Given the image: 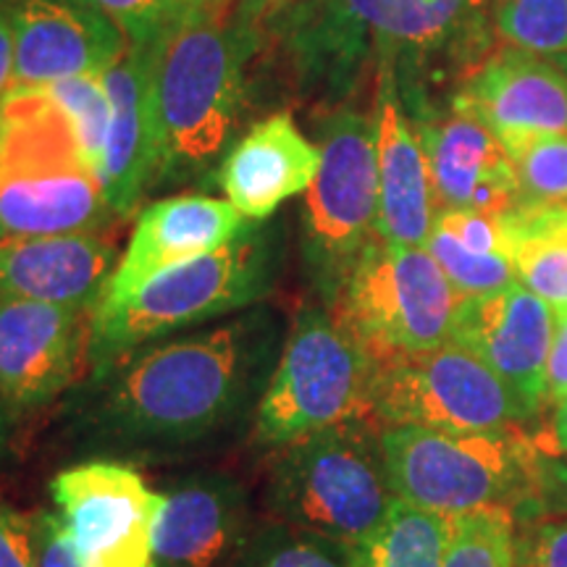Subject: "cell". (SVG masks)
Instances as JSON below:
<instances>
[{
  "instance_id": "14",
  "label": "cell",
  "mask_w": 567,
  "mask_h": 567,
  "mask_svg": "<svg viewBox=\"0 0 567 567\" xmlns=\"http://www.w3.org/2000/svg\"><path fill=\"white\" fill-rule=\"evenodd\" d=\"M92 313L0 297V396L32 410L74 384L90 360Z\"/></svg>"
},
{
  "instance_id": "39",
  "label": "cell",
  "mask_w": 567,
  "mask_h": 567,
  "mask_svg": "<svg viewBox=\"0 0 567 567\" xmlns=\"http://www.w3.org/2000/svg\"><path fill=\"white\" fill-rule=\"evenodd\" d=\"M534 442L542 450V455L567 457V400L551 408L547 425L534 434Z\"/></svg>"
},
{
  "instance_id": "12",
  "label": "cell",
  "mask_w": 567,
  "mask_h": 567,
  "mask_svg": "<svg viewBox=\"0 0 567 567\" xmlns=\"http://www.w3.org/2000/svg\"><path fill=\"white\" fill-rule=\"evenodd\" d=\"M80 567H153L161 492L130 465L92 460L51 484Z\"/></svg>"
},
{
  "instance_id": "32",
  "label": "cell",
  "mask_w": 567,
  "mask_h": 567,
  "mask_svg": "<svg viewBox=\"0 0 567 567\" xmlns=\"http://www.w3.org/2000/svg\"><path fill=\"white\" fill-rule=\"evenodd\" d=\"M515 567H567V515L542 507L515 517Z\"/></svg>"
},
{
  "instance_id": "11",
  "label": "cell",
  "mask_w": 567,
  "mask_h": 567,
  "mask_svg": "<svg viewBox=\"0 0 567 567\" xmlns=\"http://www.w3.org/2000/svg\"><path fill=\"white\" fill-rule=\"evenodd\" d=\"M371 413L379 425H421L460 434L534 421L505 381L455 342L375 363Z\"/></svg>"
},
{
  "instance_id": "9",
  "label": "cell",
  "mask_w": 567,
  "mask_h": 567,
  "mask_svg": "<svg viewBox=\"0 0 567 567\" xmlns=\"http://www.w3.org/2000/svg\"><path fill=\"white\" fill-rule=\"evenodd\" d=\"M460 302L463 297L425 247L375 237L344 281L331 313L373 363H381L450 344Z\"/></svg>"
},
{
  "instance_id": "26",
  "label": "cell",
  "mask_w": 567,
  "mask_h": 567,
  "mask_svg": "<svg viewBox=\"0 0 567 567\" xmlns=\"http://www.w3.org/2000/svg\"><path fill=\"white\" fill-rule=\"evenodd\" d=\"M452 517L396 499L384 520L352 544L354 567H442Z\"/></svg>"
},
{
  "instance_id": "34",
  "label": "cell",
  "mask_w": 567,
  "mask_h": 567,
  "mask_svg": "<svg viewBox=\"0 0 567 567\" xmlns=\"http://www.w3.org/2000/svg\"><path fill=\"white\" fill-rule=\"evenodd\" d=\"M0 567H38L34 528L0 507Z\"/></svg>"
},
{
  "instance_id": "17",
  "label": "cell",
  "mask_w": 567,
  "mask_h": 567,
  "mask_svg": "<svg viewBox=\"0 0 567 567\" xmlns=\"http://www.w3.org/2000/svg\"><path fill=\"white\" fill-rule=\"evenodd\" d=\"M11 21L13 87L101 76L126 48L122 30L82 0H17Z\"/></svg>"
},
{
  "instance_id": "20",
  "label": "cell",
  "mask_w": 567,
  "mask_h": 567,
  "mask_svg": "<svg viewBox=\"0 0 567 567\" xmlns=\"http://www.w3.org/2000/svg\"><path fill=\"white\" fill-rule=\"evenodd\" d=\"M103 84L111 101V130L101 184L113 216L124 218L161 168L151 45L126 42L124 53L103 71Z\"/></svg>"
},
{
  "instance_id": "13",
  "label": "cell",
  "mask_w": 567,
  "mask_h": 567,
  "mask_svg": "<svg viewBox=\"0 0 567 567\" xmlns=\"http://www.w3.org/2000/svg\"><path fill=\"white\" fill-rule=\"evenodd\" d=\"M551 334L555 308L513 281L496 292L463 297L452 342L492 368L536 421L547 408Z\"/></svg>"
},
{
  "instance_id": "31",
  "label": "cell",
  "mask_w": 567,
  "mask_h": 567,
  "mask_svg": "<svg viewBox=\"0 0 567 567\" xmlns=\"http://www.w3.org/2000/svg\"><path fill=\"white\" fill-rule=\"evenodd\" d=\"M48 90H51L55 103L66 111L84 163L101 179L111 130V101L109 92H105L103 74L74 76V80L55 82Z\"/></svg>"
},
{
  "instance_id": "18",
  "label": "cell",
  "mask_w": 567,
  "mask_h": 567,
  "mask_svg": "<svg viewBox=\"0 0 567 567\" xmlns=\"http://www.w3.org/2000/svg\"><path fill=\"white\" fill-rule=\"evenodd\" d=\"M161 496L153 567H229L258 528L245 484L226 473H193Z\"/></svg>"
},
{
  "instance_id": "8",
  "label": "cell",
  "mask_w": 567,
  "mask_h": 567,
  "mask_svg": "<svg viewBox=\"0 0 567 567\" xmlns=\"http://www.w3.org/2000/svg\"><path fill=\"white\" fill-rule=\"evenodd\" d=\"M373 368L334 313L305 308L252 415V442L276 450L331 425L373 421Z\"/></svg>"
},
{
  "instance_id": "28",
  "label": "cell",
  "mask_w": 567,
  "mask_h": 567,
  "mask_svg": "<svg viewBox=\"0 0 567 567\" xmlns=\"http://www.w3.org/2000/svg\"><path fill=\"white\" fill-rule=\"evenodd\" d=\"M442 567H515V509L481 507L452 517Z\"/></svg>"
},
{
  "instance_id": "41",
  "label": "cell",
  "mask_w": 567,
  "mask_h": 567,
  "mask_svg": "<svg viewBox=\"0 0 567 567\" xmlns=\"http://www.w3.org/2000/svg\"><path fill=\"white\" fill-rule=\"evenodd\" d=\"M473 6H476V9L481 11V13H486L488 19H492V6H494V0H471Z\"/></svg>"
},
{
  "instance_id": "3",
  "label": "cell",
  "mask_w": 567,
  "mask_h": 567,
  "mask_svg": "<svg viewBox=\"0 0 567 567\" xmlns=\"http://www.w3.org/2000/svg\"><path fill=\"white\" fill-rule=\"evenodd\" d=\"M113 216L66 111L48 87L0 101V243L97 231Z\"/></svg>"
},
{
  "instance_id": "38",
  "label": "cell",
  "mask_w": 567,
  "mask_h": 567,
  "mask_svg": "<svg viewBox=\"0 0 567 567\" xmlns=\"http://www.w3.org/2000/svg\"><path fill=\"white\" fill-rule=\"evenodd\" d=\"M239 17L252 24H284L308 0H234Z\"/></svg>"
},
{
  "instance_id": "42",
  "label": "cell",
  "mask_w": 567,
  "mask_h": 567,
  "mask_svg": "<svg viewBox=\"0 0 567 567\" xmlns=\"http://www.w3.org/2000/svg\"><path fill=\"white\" fill-rule=\"evenodd\" d=\"M187 6H221V0H184Z\"/></svg>"
},
{
  "instance_id": "7",
  "label": "cell",
  "mask_w": 567,
  "mask_h": 567,
  "mask_svg": "<svg viewBox=\"0 0 567 567\" xmlns=\"http://www.w3.org/2000/svg\"><path fill=\"white\" fill-rule=\"evenodd\" d=\"M271 279L274 250L250 224L229 245L158 274L122 308L92 313L90 360L105 368L153 339L250 308Z\"/></svg>"
},
{
  "instance_id": "37",
  "label": "cell",
  "mask_w": 567,
  "mask_h": 567,
  "mask_svg": "<svg viewBox=\"0 0 567 567\" xmlns=\"http://www.w3.org/2000/svg\"><path fill=\"white\" fill-rule=\"evenodd\" d=\"M538 502L544 509L567 515V457L544 455V481Z\"/></svg>"
},
{
  "instance_id": "24",
  "label": "cell",
  "mask_w": 567,
  "mask_h": 567,
  "mask_svg": "<svg viewBox=\"0 0 567 567\" xmlns=\"http://www.w3.org/2000/svg\"><path fill=\"white\" fill-rule=\"evenodd\" d=\"M425 250L460 297L496 292L515 281L499 218L476 210H436Z\"/></svg>"
},
{
  "instance_id": "15",
  "label": "cell",
  "mask_w": 567,
  "mask_h": 567,
  "mask_svg": "<svg viewBox=\"0 0 567 567\" xmlns=\"http://www.w3.org/2000/svg\"><path fill=\"white\" fill-rule=\"evenodd\" d=\"M247 226L250 221L229 200L208 195H174L151 203L140 213L95 313L122 308L158 274L229 245Z\"/></svg>"
},
{
  "instance_id": "1",
  "label": "cell",
  "mask_w": 567,
  "mask_h": 567,
  "mask_svg": "<svg viewBox=\"0 0 567 567\" xmlns=\"http://www.w3.org/2000/svg\"><path fill=\"white\" fill-rule=\"evenodd\" d=\"M276 329L255 313L168 339L97 368L82 429L109 450L166 452L221 436L255 415L276 368Z\"/></svg>"
},
{
  "instance_id": "22",
  "label": "cell",
  "mask_w": 567,
  "mask_h": 567,
  "mask_svg": "<svg viewBox=\"0 0 567 567\" xmlns=\"http://www.w3.org/2000/svg\"><path fill=\"white\" fill-rule=\"evenodd\" d=\"M375 158H379V224L375 237L392 245L425 247L436 205L429 161L410 122L392 71H379L375 92Z\"/></svg>"
},
{
  "instance_id": "33",
  "label": "cell",
  "mask_w": 567,
  "mask_h": 567,
  "mask_svg": "<svg viewBox=\"0 0 567 567\" xmlns=\"http://www.w3.org/2000/svg\"><path fill=\"white\" fill-rule=\"evenodd\" d=\"M82 3L113 21L132 45H153L168 21L187 6L184 0H82Z\"/></svg>"
},
{
  "instance_id": "36",
  "label": "cell",
  "mask_w": 567,
  "mask_h": 567,
  "mask_svg": "<svg viewBox=\"0 0 567 567\" xmlns=\"http://www.w3.org/2000/svg\"><path fill=\"white\" fill-rule=\"evenodd\" d=\"M567 400V310H555V334L547 363V408Z\"/></svg>"
},
{
  "instance_id": "35",
  "label": "cell",
  "mask_w": 567,
  "mask_h": 567,
  "mask_svg": "<svg viewBox=\"0 0 567 567\" xmlns=\"http://www.w3.org/2000/svg\"><path fill=\"white\" fill-rule=\"evenodd\" d=\"M34 549H38V567H80L61 517H40L34 528Z\"/></svg>"
},
{
  "instance_id": "30",
  "label": "cell",
  "mask_w": 567,
  "mask_h": 567,
  "mask_svg": "<svg viewBox=\"0 0 567 567\" xmlns=\"http://www.w3.org/2000/svg\"><path fill=\"white\" fill-rule=\"evenodd\" d=\"M492 19L507 45L549 59L567 53V0H494Z\"/></svg>"
},
{
  "instance_id": "4",
  "label": "cell",
  "mask_w": 567,
  "mask_h": 567,
  "mask_svg": "<svg viewBox=\"0 0 567 567\" xmlns=\"http://www.w3.org/2000/svg\"><path fill=\"white\" fill-rule=\"evenodd\" d=\"M221 6H184L151 45L161 166L200 172L243 113V40L218 19Z\"/></svg>"
},
{
  "instance_id": "6",
  "label": "cell",
  "mask_w": 567,
  "mask_h": 567,
  "mask_svg": "<svg viewBox=\"0 0 567 567\" xmlns=\"http://www.w3.org/2000/svg\"><path fill=\"white\" fill-rule=\"evenodd\" d=\"M392 502L381 425L371 417L271 450L266 507L274 520L354 544L384 520Z\"/></svg>"
},
{
  "instance_id": "19",
  "label": "cell",
  "mask_w": 567,
  "mask_h": 567,
  "mask_svg": "<svg viewBox=\"0 0 567 567\" xmlns=\"http://www.w3.org/2000/svg\"><path fill=\"white\" fill-rule=\"evenodd\" d=\"M429 161L436 210H476L499 216L517 203L513 158L496 134L467 113L429 111L410 118Z\"/></svg>"
},
{
  "instance_id": "43",
  "label": "cell",
  "mask_w": 567,
  "mask_h": 567,
  "mask_svg": "<svg viewBox=\"0 0 567 567\" xmlns=\"http://www.w3.org/2000/svg\"><path fill=\"white\" fill-rule=\"evenodd\" d=\"M555 61L559 63V69H563L565 76H567V53L565 55H555Z\"/></svg>"
},
{
  "instance_id": "23",
  "label": "cell",
  "mask_w": 567,
  "mask_h": 567,
  "mask_svg": "<svg viewBox=\"0 0 567 567\" xmlns=\"http://www.w3.org/2000/svg\"><path fill=\"white\" fill-rule=\"evenodd\" d=\"M321 158V147L305 137L292 113L268 116L224 158L221 187L226 200L247 221H264L281 203L313 184Z\"/></svg>"
},
{
  "instance_id": "40",
  "label": "cell",
  "mask_w": 567,
  "mask_h": 567,
  "mask_svg": "<svg viewBox=\"0 0 567 567\" xmlns=\"http://www.w3.org/2000/svg\"><path fill=\"white\" fill-rule=\"evenodd\" d=\"M13 87V21L11 9L0 3V101Z\"/></svg>"
},
{
  "instance_id": "16",
  "label": "cell",
  "mask_w": 567,
  "mask_h": 567,
  "mask_svg": "<svg viewBox=\"0 0 567 567\" xmlns=\"http://www.w3.org/2000/svg\"><path fill=\"white\" fill-rule=\"evenodd\" d=\"M452 109L505 145L526 134H567V76L549 55L502 48L465 71Z\"/></svg>"
},
{
  "instance_id": "27",
  "label": "cell",
  "mask_w": 567,
  "mask_h": 567,
  "mask_svg": "<svg viewBox=\"0 0 567 567\" xmlns=\"http://www.w3.org/2000/svg\"><path fill=\"white\" fill-rule=\"evenodd\" d=\"M229 567H354L352 544L271 520L258 526Z\"/></svg>"
},
{
  "instance_id": "10",
  "label": "cell",
  "mask_w": 567,
  "mask_h": 567,
  "mask_svg": "<svg viewBox=\"0 0 567 567\" xmlns=\"http://www.w3.org/2000/svg\"><path fill=\"white\" fill-rule=\"evenodd\" d=\"M321 153V168L305 189L302 258L310 284L331 308L360 255L375 239V122L360 111H337L323 126Z\"/></svg>"
},
{
  "instance_id": "5",
  "label": "cell",
  "mask_w": 567,
  "mask_h": 567,
  "mask_svg": "<svg viewBox=\"0 0 567 567\" xmlns=\"http://www.w3.org/2000/svg\"><path fill=\"white\" fill-rule=\"evenodd\" d=\"M386 478L396 499L455 517L481 507L536 505L544 455L523 425L502 431H436L381 425Z\"/></svg>"
},
{
  "instance_id": "21",
  "label": "cell",
  "mask_w": 567,
  "mask_h": 567,
  "mask_svg": "<svg viewBox=\"0 0 567 567\" xmlns=\"http://www.w3.org/2000/svg\"><path fill=\"white\" fill-rule=\"evenodd\" d=\"M116 266V243L101 231L3 239L0 297L95 310Z\"/></svg>"
},
{
  "instance_id": "2",
  "label": "cell",
  "mask_w": 567,
  "mask_h": 567,
  "mask_svg": "<svg viewBox=\"0 0 567 567\" xmlns=\"http://www.w3.org/2000/svg\"><path fill=\"white\" fill-rule=\"evenodd\" d=\"M486 13L471 0H308L284 21L305 74L347 90L365 61L392 71L408 116L434 111L425 76L484 59Z\"/></svg>"
},
{
  "instance_id": "29",
  "label": "cell",
  "mask_w": 567,
  "mask_h": 567,
  "mask_svg": "<svg viewBox=\"0 0 567 567\" xmlns=\"http://www.w3.org/2000/svg\"><path fill=\"white\" fill-rule=\"evenodd\" d=\"M517 174V203L567 208V134H526L505 142Z\"/></svg>"
},
{
  "instance_id": "25",
  "label": "cell",
  "mask_w": 567,
  "mask_h": 567,
  "mask_svg": "<svg viewBox=\"0 0 567 567\" xmlns=\"http://www.w3.org/2000/svg\"><path fill=\"white\" fill-rule=\"evenodd\" d=\"M496 218L515 281L567 310V208L515 203Z\"/></svg>"
}]
</instances>
